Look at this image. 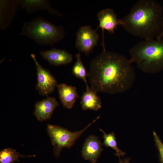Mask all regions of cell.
Instances as JSON below:
<instances>
[{"mask_svg": "<svg viewBox=\"0 0 163 163\" xmlns=\"http://www.w3.org/2000/svg\"><path fill=\"white\" fill-rule=\"evenodd\" d=\"M132 63L122 55L103 50L91 62L88 73L90 88L97 93L115 94L128 91L135 79Z\"/></svg>", "mask_w": 163, "mask_h": 163, "instance_id": "obj_1", "label": "cell"}, {"mask_svg": "<svg viewBox=\"0 0 163 163\" xmlns=\"http://www.w3.org/2000/svg\"><path fill=\"white\" fill-rule=\"evenodd\" d=\"M163 19V8L154 0H139L121 19V25L130 34L144 40L156 39Z\"/></svg>", "mask_w": 163, "mask_h": 163, "instance_id": "obj_2", "label": "cell"}, {"mask_svg": "<svg viewBox=\"0 0 163 163\" xmlns=\"http://www.w3.org/2000/svg\"><path fill=\"white\" fill-rule=\"evenodd\" d=\"M130 59L142 72L148 73L163 69V37L144 40L129 50Z\"/></svg>", "mask_w": 163, "mask_h": 163, "instance_id": "obj_3", "label": "cell"}, {"mask_svg": "<svg viewBox=\"0 0 163 163\" xmlns=\"http://www.w3.org/2000/svg\"><path fill=\"white\" fill-rule=\"evenodd\" d=\"M20 35L30 38L40 45L53 46L64 37L65 31L62 26L39 17L24 23Z\"/></svg>", "mask_w": 163, "mask_h": 163, "instance_id": "obj_4", "label": "cell"}, {"mask_svg": "<svg viewBox=\"0 0 163 163\" xmlns=\"http://www.w3.org/2000/svg\"><path fill=\"white\" fill-rule=\"evenodd\" d=\"M99 117L88 125L82 129L75 132H71L66 129L60 126L49 124L47 125V131L53 146L54 154L55 156L58 157L62 150L64 148H69L82 134Z\"/></svg>", "mask_w": 163, "mask_h": 163, "instance_id": "obj_5", "label": "cell"}, {"mask_svg": "<svg viewBox=\"0 0 163 163\" xmlns=\"http://www.w3.org/2000/svg\"><path fill=\"white\" fill-rule=\"evenodd\" d=\"M30 56L34 62L37 70L36 88L41 95H47L53 92L57 86L56 80L48 70L39 64L35 54L32 53Z\"/></svg>", "mask_w": 163, "mask_h": 163, "instance_id": "obj_6", "label": "cell"}, {"mask_svg": "<svg viewBox=\"0 0 163 163\" xmlns=\"http://www.w3.org/2000/svg\"><path fill=\"white\" fill-rule=\"evenodd\" d=\"M99 38L96 31L90 26H82L77 33L76 47L79 52L88 55L97 44Z\"/></svg>", "mask_w": 163, "mask_h": 163, "instance_id": "obj_7", "label": "cell"}, {"mask_svg": "<svg viewBox=\"0 0 163 163\" xmlns=\"http://www.w3.org/2000/svg\"><path fill=\"white\" fill-rule=\"evenodd\" d=\"M97 17L99 22L98 27L96 31L101 28L102 30L103 42V50H105L104 45V30L107 31L111 34L114 33L115 29L118 25H121V19H118L117 15L113 9L107 8L99 11Z\"/></svg>", "mask_w": 163, "mask_h": 163, "instance_id": "obj_8", "label": "cell"}, {"mask_svg": "<svg viewBox=\"0 0 163 163\" xmlns=\"http://www.w3.org/2000/svg\"><path fill=\"white\" fill-rule=\"evenodd\" d=\"M102 144L98 137L90 135L85 140L81 151L83 158L92 163H95L103 150Z\"/></svg>", "mask_w": 163, "mask_h": 163, "instance_id": "obj_9", "label": "cell"}, {"mask_svg": "<svg viewBox=\"0 0 163 163\" xmlns=\"http://www.w3.org/2000/svg\"><path fill=\"white\" fill-rule=\"evenodd\" d=\"M40 56L51 65L59 66L68 64L72 62V54L65 50L53 48L40 52Z\"/></svg>", "mask_w": 163, "mask_h": 163, "instance_id": "obj_10", "label": "cell"}, {"mask_svg": "<svg viewBox=\"0 0 163 163\" xmlns=\"http://www.w3.org/2000/svg\"><path fill=\"white\" fill-rule=\"evenodd\" d=\"M59 105L55 97H48L36 103L34 114L39 121L48 120L51 118L53 111Z\"/></svg>", "mask_w": 163, "mask_h": 163, "instance_id": "obj_11", "label": "cell"}, {"mask_svg": "<svg viewBox=\"0 0 163 163\" xmlns=\"http://www.w3.org/2000/svg\"><path fill=\"white\" fill-rule=\"evenodd\" d=\"M17 0H0V29L5 30L11 24L18 6Z\"/></svg>", "mask_w": 163, "mask_h": 163, "instance_id": "obj_12", "label": "cell"}, {"mask_svg": "<svg viewBox=\"0 0 163 163\" xmlns=\"http://www.w3.org/2000/svg\"><path fill=\"white\" fill-rule=\"evenodd\" d=\"M18 6L28 13H32L37 11H46L53 15L62 16L57 10L52 8L50 2L47 0H17Z\"/></svg>", "mask_w": 163, "mask_h": 163, "instance_id": "obj_13", "label": "cell"}, {"mask_svg": "<svg viewBox=\"0 0 163 163\" xmlns=\"http://www.w3.org/2000/svg\"><path fill=\"white\" fill-rule=\"evenodd\" d=\"M57 87L59 99L63 107L68 109L72 108L79 97L76 88L64 83L58 84Z\"/></svg>", "mask_w": 163, "mask_h": 163, "instance_id": "obj_14", "label": "cell"}, {"mask_svg": "<svg viewBox=\"0 0 163 163\" xmlns=\"http://www.w3.org/2000/svg\"><path fill=\"white\" fill-rule=\"evenodd\" d=\"M80 104L82 109L97 111L101 107V101L97 93L89 88L83 93L81 97Z\"/></svg>", "mask_w": 163, "mask_h": 163, "instance_id": "obj_15", "label": "cell"}, {"mask_svg": "<svg viewBox=\"0 0 163 163\" xmlns=\"http://www.w3.org/2000/svg\"><path fill=\"white\" fill-rule=\"evenodd\" d=\"M33 155H25L20 154L14 149L6 148L0 152V163H14L18 162L21 157H31Z\"/></svg>", "mask_w": 163, "mask_h": 163, "instance_id": "obj_16", "label": "cell"}, {"mask_svg": "<svg viewBox=\"0 0 163 163\" xmlns=\"http://www.w3.org/2000/svg\"><path fill=\"white\" fill-rule=\"evenodd\" d=\"M75 56L76 60L72 68V73L74 76L85 82L86 86V90H87L90 88L88 85L86 80L88 73L83 64L80 54L78 53Z\"/></svg>", "mask_w": 163, "mask_h": 163, "instance_id": "obj_17", "label": "cell"}, {"mask_svg": "<svg viewBox=\"0 0 163 163\" xmlns=\"http://www.w3.org/2000/svg\"><path fill=\"white\" fill-rule=\"evenodd\" d=\"M100 130L103 134V137L104 139L103 145L106 147H110L113 149L116 152V155L118 157L123 156L126 154L125 152L122 151L118 148L116 138L114 132L107 134L101 129H100Z\"/></svg>", "mask_w": 163, "mask_h": 163, "instance_id": "obj_18", "label": "cell"}, {"mask_svg": "<svg viewBox=\"0 0 163 163\" xmlns=\"http://www.w3.org/2000/svg\"><path fill=\"white\" fill-rule=\"evenodd\" d=\"M153 134L155 145L159 152L160 161L161 163H163V143L155 131L153 132Z\"/></svg>", "mask_w": 163, "mask_h": 163, "instance_id": "obj_19", "label": "cell"}, {"mask_svg": "<svg viewBox=\"0 0 163 163\" xmlns=\"http://www.w3.org/2000/svg\"><path fill=\"white\" fill-rule=\"evenodd\" d=\"M163 37V19L161 24V27L160 32L157 37L156 38L159 39Z\"/></svg>", "mask_w": 163, "mask_h": 163, "instance_id": "obj_20", "label": "cell"}, {"mask_svg": "<svg viewBox=\"0 0 163 163\" xmlns=\"http://www.w3.org/2000/svg\"><path fill=\"white\" fill-rule=\"evenodd\" d=\"M119 163H129L130 159L128 158L121 159L120 157H119Z\"/></svg>", "mask_w": 163, "mask_h": 163, "instance_id": "obj_21", "label": "cell"}]
</instances>
